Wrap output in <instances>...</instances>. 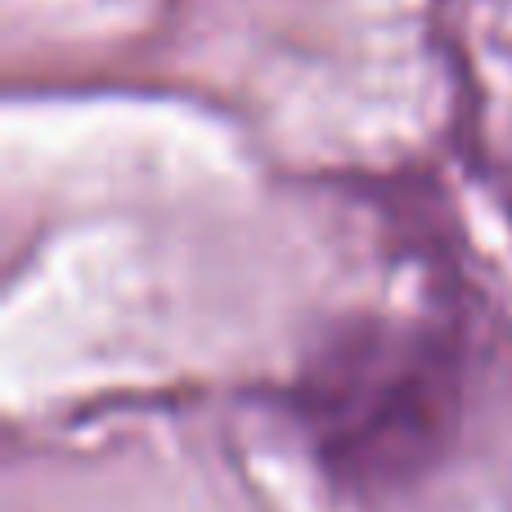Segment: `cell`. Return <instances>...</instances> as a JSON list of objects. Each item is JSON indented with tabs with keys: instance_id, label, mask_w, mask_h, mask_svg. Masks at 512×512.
Returning <instances> with one entry per match:
<instances>
[{
	"instance_id": "cell-1",
	"label": "cell",
	"mask_w": 512,
	"mask_h": 512,
	"mask_svg": "<svg viewBox=\"0 0 512 512\" xmlns=\"http://www.w3.org/2000/svg\"><path fill=\"white\" fill-rule=\"evenodd\" d=\"M324 441L355 468H391L400 454H427L441 414V373L414 346H355L328 373Z\"/></svg>"
}]
</instances>
